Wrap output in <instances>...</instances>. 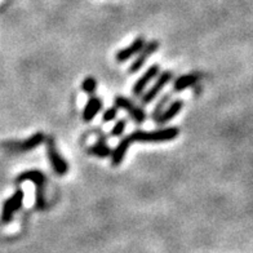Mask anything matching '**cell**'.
Wrapping results in <instances>:
<instances>
[{
    "label": "cell",
    "mask_w": 253,
    "mask_h": 253,
    "mask_svg": "<svg viewBox=\"0 0 253 253\" xmlns=\"http://www.w3.org/2000/svg\"><path fill=\"white\" fill-rule=\"evenodd\" d=\"M180 134V129L177 126H168V128H162L157 130H136L133 133L128 134L132 142H168L174 138H177Z\"/></svg>",
    "instance_id": "cell-1"
},
{
    "label": "cell",
    "mask_w": 253,
    "mask_h": 253,
    "mask_svg": "<svg viewBox=\"0 0 253 253\" xmlns=\"http://www.w3.org/2000/svg\"><path fill=\"white\" fill-rule=\"evenodd\" d=\"M24 181H31L34 185L37 186L35 190V206L39 211L45 210L47 207V202H45V183H47V178L43 172H40L38 169H30L25 170L16 178V183H21Z\"/></svg>",
    "instance_id": "cell-2"
},
{
    "label": "cell",
    "mask_w": 253,
    "mask_h": 253,
    "mask_svg": "<svg viewBox=\"0 0 253 253\" xmlns=\"http://www.w3.org/2000/svg\"><path fill=\"white\" fill-rule=\"evenodd\" d=\"M24 198V191L22 190H17L12 197H9L4 202L3 208H1V218H0L1 223H8L13 220V216L20 211L21 207H22Z\"/></svg>",
    "instance_id": "cell-3"
},
{
    "label": "cell",
    "mask_w": 253,
    "mask_h": 253,
    "mask_svg": "<svg viewBox=\"0 0 253 253\" xmlns=\"http://www.w3.org/2000/svg\"><path fill=\"white\" fill-rule=\"evenodd\" d=\"M47 155L49 159V163L58 176H65L69 172V163L61 157L56 146V142L52 137H48L47 140Z\"/></svg>",
    "instance_id": "cell-4"
},
{
    "label": "cell",
    "mask_w": 253,
    "mask_h": 253,
    "mask_svg": "<svg viewBox=\"0 0 253 253\" xmlns=\"http://www.w3.org/2000/svg\"><path fill=\"white\" fill-rule=\"evenodd\" d=\"M172 78H173V71L167 70L163 71V73H160L158 75V79L155 80V83L153 84V87L147 90L146 93H142V96H141V102H142V105H149L151 101L155 100L159 96L160 92L163 90V88L172 80Z\"/></svg>",
    "instance_id": "cell-5"
},
{
    "label": "cell",
    "mask_w": 253,
    "mask_h": 253,
    "mask_svg": "<svg viewBox=\"0 0 253 253\" xmlns=\"http://www.w3.org/2000/svg\"><path fill=\"white\" fill-rule=\"evenodd\" d=\"M114 105L118 109H123L126 113L129 114V117L136 122V123L141 124L146 120V113L143 111L142 107L137 106L136 103H133L129 98H126L124 96H117L114 100Z\"/></svg>",
    "instance_id": "cell-6"
},
{
    "label": "cell",
    "mask_w": 253,
    "mask_h": 253,
    "mask_svg": "<svg viewBox=\"0 0 253 253\" xmlns=\"http://www.w3.org/2000/svg\"><path fill=\"white\" fill-rule=\"evenodd\" d=\"M158 48H159V42L158 40H151L149 43H145L143 48L140 50V53L137 54L133 62L130 63L129 69H128L129 74H136L137 71H140L141 67L153 56V53L157 52Z\"/></svg>",
    "instance_id": "cell-7"
},
{
    "label": "cell",
    "mask_w": 253,
    "mask_h": 253,
    "mask_svg": "<svg viewBox=\"0 0 253 253\" xmlns=\"http://www.w3.org/2000/svg\"><path fill=\"white\" fill-rule=\"evenodd\" d=\"M47 140L45 138V134L42 133V132H38V133L33 134L31 137H29L27 140L21 141V142H10L8 145H5V147H9L12 151H20V153H27V151H31L34 149H37L39 145Z\"/></svg>",
    "instance_id": "cell-8"
},
{
    "label": "cell",
    "mask_w": 253,
    "mask_h": 253,
    "mask_svg": "<svg viewBox=\"0 0 253 253\" xmlns=\"http://www.w3.org/2000/svg\"><path fill=\"white\" fill-rule=\"evenodd\" d=\"M159 74H160L159 65H153V66L149 67V69L145 71V74H143L142 77H141L140 79L137 80L136 83H134L133 89H132L134 96H142L143 90L146 89L147 85H149V84H150L151 82H153V80L159 75Z\"/></svg>",
    "instance_id": "cell-9"
},
{
    "label": "cell",
    "mask_w": 253,
    "mask_h": 253,
    "mask_svg": "<svg viewBox=\"0 0 253 253\" xmlns=\"http://www.w3.org/2000/svg\"><path fill=\"white\" fill-rule=\"evenodd\" d=\"M143 45H145V39L143 38H136V39L130 43V45H128V47L123 48V49H120L119 52L117 53V56H115V60L118 61V62H126V61H128L129 58H132V57L137 56V54L140 53V50L142 49Z\"/></svg>",
    "instance_id": "cell-10"
},
{
    "label": "cell",
    "mask_w": 253,
    "mask_h": 253,
    "mask_svg": "<svg viewBox=\"0 0 253 253\" xmlns=\"http://www.w3.org/2000/svg\"><path fill=\"white\" fill-rule=\"evenodd\" d=\"M132 141H130L129 136H126L124 138L120 140V142L118 143V146L114 149V151L111 153V166L113 167H118L122 164V162L126 158V153L129 150V146Z\"/></svg>",
    "instance_id": "cell-11"
},
{
    "label": "cell",
    "mask_w": 253,
    "mask_h": 253,
    "mask_svg": "<svg viewBox=\"0 0 253 253\" xmlns=\"http://www.w3.org/2000/svg\"><path fill=\"white\" fill-rule=\"evenodd\" d=\"M183 107V101L182 100H176L173 102H170L168 106L166 107V110L162 113V115L159 117V119L157 120L158 124H167L168 122H170L172 119L181 113Z\"/></svg>",
    "instance_id": "cell-12"
},
{
    "label": "cell",
    "mask_w": 253,
    "mask_h": 253,
    "mask_svg": "<svg viewBox=\"0 0 253 253\" xmlns=\"http://www.w3.org/2000/svg\"><path fill=\"white\" fill-rule=\"evenodd\" d=\"M101 109H102V101L98 97H90L83 110L84 122H92L97 114L100 113Z\"/></svg>",
    "instance_id": "cell-13"
},
{
    "label": "cell",
    "mask_w": 253,
    "mask_h": 253,
    "mask_svg": "<svg viewBox=\"0 0 253 253\" xmlns=\"http://www.w3.org/2000/svg\"><path fill=\"white\" fill-rule=\"evenodd\" d=\"M199 80V75L198 74H185L181 77L177 78L173 83V92H182V90L187 89V88L193 87L194 84H197Z\"/></svg>",
    "instance_id": "cell-14"
},
{
    "label": "cell",
    "mask_w": 253,
    "mask_h": 253,
    "mask_svg": "<svg viewBox=\"0 0 253 253\" xmlns=\"http://www.w3.org/2000/svg\"><path fill=\"white\" fill-rule=\"evenodd\" d=\"M88 151H89V154H92V155H96V157H98V158L110 157L111 153H113L110 149V146L107 145V142L105 141V138H103V137H101L100 140L97 141L94 145H92Z\"/></svg>",
    "instance_id": "cell-15"
},
{
    "label": "cell",
    "mask_w": 253,
    "mask_h": 253,
    "mask_svg": "<svg viewBox=\"0 0 253 253\" xmlns=\"http://www.w3.org/2000/svg\"><path fill=\"white\" fill-rule=\"evenodd\" d=\"M170 97H172V93H167L164 94L162 98H160V101L158 102V105L155 106V109H154L153 111V120L157 123V120L159 119V117L162 115V113H163L164 110H166L167 105H168V102L170 101Z\"/></svg>",
    "instance_id": "cell-16"
},
{
    "label": "cell",
    "mask_w": 253,
    "mask_h": 253,
    "mask_svg": "<svg viewBox=\"0 0 253 253\" xmlns=\"http://www.w3.org/2000/svg\"><path fill=\"white\" fill-rule=\"evenodd\" d=\"M97 89V82L94 78L89 77V78H85L83 80V83H82V90L85 92V93H94V90Z\"/></svg>",
    "instance_id": "cell-17"
},
{
    "label": "cell",
    "mask_w": 253,
    "mask_h": 253,
    "mask_svg": "<svg viewBox=\"0 0 253 253\" xmlns=\"http://www.w3.org/2000/svg\"><path fill=\"white\" fill-rule=\"evenodd\" d=\"M126 122L124 119L118 120L115 126H113V129H111V136L113 137H119L124 133V129H126Z\"/></svg>",
    "instance_id": "cell-18"
},
{
    "label": "cell",
    "mask_w": 253,
    "mask_h": 253,
    "mask_svg": "<svg viewBox=\"0 0 253 253\" xmlns=\"http://www.w3.org/2000/svg\"><path fill=\"white\" fill-rule=\"evenodd\" d=\"M118 110H119V109H118L117 106H113V107H110V109H107V110L105 111L102 115L103 122H105V123H107V122H111V120L115 119L118 115Z\"/></svg>",
    "instance_id": "cell-19"
}]
</instances>
